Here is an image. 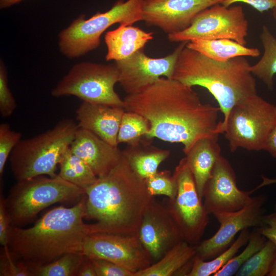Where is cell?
I'll return each instance as SVG.
<instances>
[{
    "label": "cell",
    "mask_w": 276,
    "mask_h": 276,
    "mask_svg": "<svg viewBox=\"0 0 276 276\" xmlns=\"http://www.w3.org/2000/svg\"><path fill=\"white\" fill-rule=\"evenodd\" d=\"M85 194L71 207L60 205L49 210L30 227L11 225L7 246L19 260L34 268L72 252H82L87 236Z\"/></svg>",
    "instance_id": "obj_3"
},
{
    "label": "cell",
    "mask_w": 276,
    "mask_h": 276,
    "mask_svg": "<svg viewBox=\"0 0 276 276\" xmlns=\"http://www.w3.org/2000/svg\"><path fill=\"white\" fill-rule=\"evenodd\" d=\"M143 139L134 145H129L122 151L134 171L142 179H146L158 171L159 165L170 155L168 150L160 149L146 143Z\"/></svg>",
    "instance_id": "obj_22"
},
{
    "label": "cell",
    "mask_w": 276,
    "mask_h": 276,
    "mask_svg": "<svg viewBox=\"0 0 276 276\" xmlns=\"http://www.w3.org/2000/svg\"><path fill=\"white\" fill-rule=\"evenodd\" d=\"M195 255V246L182 240L158 260L136 272L134 276H178L182 268L193 260Z\"/></svg>",
    "instance_id": "obj_23"
},
{
    "label": "cell",
    "mask_w": 276,
    "mask_h": 276,
    "mask_svg": "<svg viewBox=\"0 0 276 276\" xmlns=\"http://www.w3.org/2000/svg\"><path fill=\"white\" fill-rule=\"evenodd\" d=\"M173 175L177 183V193L174 199H169L167 206L183 240L196 246L200 242L209 224V214L199 196L185 157L180 160Z\"/></svg>",
    "instance_id": "obj_10"
},
{
    "label": "cell",
    "mask_w": 276,
    "mask_h": 276,
    "mask_svg": "<svg viewBox=\"0 0 276 276\" xmlns=\"http://www.w3.org/2000/svg\"><path fill=\"white\" fill-rule=\"evenodd\" d=\"M1 276H33L32 268L14 257L7 246L0 254Z\"/></svg>",
    "instance_id": "obj_33"
},
{
    "label": "cell",
    "mask_w": 276,
    "mask_h": 276,
    "mask_svg": "<svg viewBox=\"0 0 276 276\" xmlns=\"http://www.w3.org/2000/svg\"><path fill=\"white\" fill-rule=\"evenodd\" d=\"M21 134L11 129L7 123L0 124V176L3 175L6 163L12 150L21 139Z\"/></svg>",
    "instance_id": "obj_34"
},
{
    "label": "cell",
    "mask_w": 276,
    "mask_h": 276,
    "mask_svg": "<svg viewBox=\"0 0 276 276\" xmlns=\"http://www.w3.org/2000/svg\"><path fill=\"white\" fill-rule=\"evenodd\" d=\"M5 197L1 191L0 196V243L2 246H7L9 233L11 225L10 219L5 204Z\"/></svg>",
    "instance_id": "obj_37"
},
{
    "label": "cell",
    "mask_w": 276,
    "mask_h": 276,
    "mask_svg": "<svg viewBox=\"0 0 276 276\" xmlns=\"http://www.w3.org/2000/svg\"><path fill=\"white\" fill-rule=\"evenodd\" d=\"M250 66L245 57L219 61L186 45L179 55L171 78L190 87H203L213 95L223 115L219 127L222 134L232 108L257 93Z\"/></svg>",
    "instance_id": "obj_4"
},
{
    "label": "cell",
    "mask_w": 276,
    "mask_h": 276,
    "mask_svg": "<svg viewBox=\"0 0 276 276\" xmlns=\"http://www.w3.org/2000/svg\"><path fill=\"white\" fill-rule=\"evenodd\" d=\"M264 150L276 159V125L268 135Z\"/></svg>",
    "instance_id": "obj_41"
},
{
    "label": "cell",
    "mask_w": 276,
    "mask_h": 276,
    "mask_svg": "<svg viewBox=\"0 0 276 276\" xmlns=\"http://www.w3.org/2000/svg\"><path fill=\"white\" fill-rule=\"evenodd\" d=\"M250 234L249 228L242 230L237 239L226 250L210 260L203 261L195 255L188 276L213 275L234 257L242 247L247 243Z\"/></svg>",
    "instance_id": "obj_27"
},
{
    "label": "cell",
    "mask_w": 276,
    "mask_h": 276,
    "mask_svg": "<svg viewBox=\"0 0 276 276\" xmlns=\"http://www.w3.org/2000/svg\"><path fill=\"white\" fill-rule=\"evenodd\" d=\"M77 276H97L93 263L89 257L85 255L79 268Z\"/></svg>",
    "instance_id": "obj_40"
},
{
    "label": "cell",
    "mask_w": 276,
    "mask_h": 276,
    "mask_svg": "<svg viewBox=\"0 0 276 276\" xmlns=\"http://www.w3.org/2000/svg\"><path fill=\"white\" fill-rule=\"evenodd\" d=\"M256 228L276 246V210L270 214L264 215L262 225Z\"/></svg>",
    "instance_id": "obj_38"
},
{
    "label": "cell",
    "mask_w": 276,
    "mask_h": 276,
    "mask_svg": "<svg viewBox=\"0 0 276 276\" xmlns=\"http://www.w3.org/2000/svg\"><path fill=\"white\" fill-rule=\"evenodd\" d=\"M276 125V105L255 94L231 110L223 133L231 152L241 148L248 151L265 149L267 138Z\"/></svg>",
    "instance_id": "obj_8"
},
{
    "label": "cell",
    "mask_w": 276,
    "mask_h": 276,
    "mask_svg": "<svg viewBox=\"0 0 276 276\" xmlns=\"http://www.w3.org/2000/svg\"><path fill=\"white\" fill-rule=\"evenodd\" d=\"M252 193L239 189L231 164L221 155L205 186L203 204L209 215L235 212L245 205Z\"/></svg>",
    "instance_id": "obj_16"
},
{
    "label": "cell",
    "mask_w": 276,
    "mask_h": 276,
    "mask_svg": "<svg viewBox=\"0 0 276 276\" xmlns=\"http://www.w3.org/2000/svg\"><path fill=\"white\" fill-rule=\"evenodd\" d=\"M187 42H181L172 53L163 57H150L142 49L125 59L114 61L119 71L120 85L127 94H131L160 77L171 78L179 55Z\"/></svg>",
    "instance_id": "obj_14"
},
{
    "label": "cell",
    "mask_w": 276,
    "mask_h": 276,
    "mask_svg": "<svg viewBox=\"0 0 276 276\" xmlns=\"http://www.w3.org/2000/svg\"><path fill=\"white\" fill-rule=\"evenodd\" d=\"M7 68L1 60L0 63V113L2 117L12 115L17 107L15 98L9 86Z\"/></svg>",
    "instance_id": "obj_35"
},
{
    "label": "cell",
    "mask_w": 276,
    "mask_h": 276,
    "mask_svg": "<svg viewBox=\"0 0 276 276\" xmlns=\"http://www.w3.org/2000/svg\"><path fill=\"white\" fill-rule=\"evenodd\" d=\"M124 108L82 101L76 111L79 128L118 147V134Z\"/></svg>",
    "instance_id": "obj_19"
},
{
    "label": "cell",
    "mask_w": 276,
    "mask_h": 276,
    "mask_svg": "<svg viewBox=\"0 0 276 276\" xmlns=\"http://www.w3.org/2000/svg\"><path fill=\"white\" fill-rule=\"evenodd\" d=\"M267 238L255 229L250 232L247 245L239 255L233 257L222 268L213 276L235 275L239 268L264 245Z\"/></svg>",
    "instance_id": "obj_31"
},
{
    "label": "cell",
    "mask_w": 276,
    "mask_h": 276,
    "mask_svg": "<svg viewBox=\"0 0 276 276\" xmlns=\"http://www.w3.org/2000/svg\"><path fill=\"white\" fill-rule=\"evenodd\" d=\"M186 46L219 61H226L238 57H257L260 55L257 48H248L228 39H195L188 41Z\"/></svg>",
    "instance_id": "obj_24"
},
{
    "label": "cell",
    "mask_w": 276,
    "mask_h": 276,
    "mask_svg": "<svg viewBox=\"0 0 276 276\" xmlns=\"http://www.w3.org/2000/svg\"><path fill=\"white\" fill-rule=\"evenodd\" d=\"M187 165L192 172L201 199L206 182L221 155L218 139L205 137L196 142L185 154Z\"/></svg>",
    "instance_id": "obj_20"
},
{
    "label": "cell",
    "mask_w": 276,
    "mask_h": 276,
    "mask_svg": "<svg viewBox=\"0 0 276 276\" xmlns=\"http://www.w3.org/2000/svg\"><path fill=\"white\" fill-rule=\"evenodd\" d=\"M238 2L249 5L260 12L276 8V0H223L221 4L225 7H229Z\"/></svg>",
    "instance_id": "obj_39"
},
{
    "label": "cell",
    "mask_w": 276,
    "mask_h": 276,
    "mask_svg": "<svg viewBox=\"0 0 276 276\" xmlns=\"http://www.w3.org/2000/svg\"><path fill=\"white\" fill-rule=\"evenodd\" d=\"M145 182L148 191L152 196L164 195L168 199H173L176 195V181L169 171H158L155 174L146 179Z\"/></svg>",
    "instance_id": "obj_32"
},
{
    "label": "cell",
    "mask_w": 276,
    "mask_h": 276,
    "mask_svg": "<svg viewBox=\"0 0 276 276\" xmlns=\"http://www.w3.org/2000/svg\"><path fill=\"white\" fill-rule=\"evenodd\" d=\"M85 193V218L95 221L89 224L90 234H137L154 199L145 180L134 171L123 154L116 167L107 175L98 177Z\"/></svg>",
    "instance_id": "obj_2"
},
{
    "label": "cell",
    "mask_w": 276,
    "mask_h": 276,
    "mask_svg": "<svg viewBox=\"0 0 276 276\" xmlns=\"http://www.w3.org/2000/svg\"><path fill=\"white\" fill-rule=\"evenodd\" d=\"M148 121L134 112H124L118 134V143L134 145L140 143L149 131Z\"/></svg>",
    "instance_id": "obj_30"
},
{
    "label": "cell",
    "mask_w": 276,
    "mask_h": 276,
    "mask_svg": "<svg viewBox=\"0 0 276 276\" xmlns=\"http://www.w3.org/2000/svg\"><path fill=\"white\" fill-rule=\"evenodd\" d=\"M223 0H144L143 20L172 34L189 28L200 12Z\"/></svg>",
    "instance_id": "obj_15"
},
{
    "label": "cell",
    "mask_w": 276,
    "mask_h": 276,
    "mask_svg": "<svg viewBox=\"0 0 276 276\" xmlns=\"http://www.w3.org/2000/svg\"><path fill=\"white\" fill-rule=\"evenodd\" d=\"M97 276H134V273L112 261L90 258Z\"/></svg>",
    "instance_id": "obj_36"
},
{
    "label": "cell",
    "mask_w": 276,
    "mask_h": 276,
    "mask_svg": "<svg viewBox=\"0 0 276 276\" xmlns=\"http://www.w3.org/2000/svg\"><path fill=\"white\" fill-rule=\"evenodd\" d=\"M84 257L81 252L65 254L50 263L33 268V276H77Z\"/></svg>",
    "instance_id": "obj_29"
},
{
    "label": "cell",
    "mask_w": 276,
    "mask_h": 276,
    "mask_svg": "<svg viewBox=\"0 0 276 276\" xmlns=\"http://www.w3.org/2000/svg\"><path fill=\"white\" fill-rule=\"evenodd\" d=\"M70 148L90 166L98 177L107 175L123 155L118 147L80 128L77 131Z\"/></svg>",
    "instance_id": "obj_18"
},
{
    "label": "cell",
    "mask_w": 276,
    "mask_h": 276,
    "mask_svg": "<svg viewBox=\"0 0 276 276\" xmlns=\"http://www.w3.org/2000/svg\"><path fill=\"white\" fill-rule=\"evenodd\" d=\"M126 111L148 122L147 139L180 143L186 154L198 140L218 139L219 107L202 102L192 87L164 77L123 99Z\"/></svg>",
    "instance_id": "obj_1"
},
{
    "label": "cell",
    "mask_w": 276,
    "mask_h": 276,
    "mask_svg": "<svg viewBox=\"0 0 276 276\" xmlns=\"http://www.w3.org/2000/svg\"><path fill=\"white\" fill-rule=\"evenodd\" d=\"M82 252L90 258L112 261L134 273L153 263L138 234H89L86 237Z\"/></svg>",
    "instance_id": "obj_13"
},
{
    "label": "cell",
    "mask_w": 276,
    "mask_h": 276,
    "mask_svg": "<svg viewBox=\"0 0 276 276\" xmlns=\"http://www.w3.org/2000/svg\"><path fill=\"white\" fill-rule=\"evenodd\" d=\"M144 0L118 1L105 12H97L88 19L81 14L58 34L60 52L74 59L98 48L102 34L112 25H132L143 20Z\"/></svg>",
    "instance_id": "obj_7"
},
{
    "label": "cell",
    "mask_w": 276,
    "mask_h": 276,
    "mask_svg": "<svg viewBox=\"0 0 276 276\" xmlns=\"http://www.w3.org/2000/svg\"><path fill=\"white\" fill-rule=\"evenodd\" d=\"M78 128L73 120L65 118L43 132L21 139L9 158L16 181L39 175L56 176L60 160L70 147Z\"/></svg>",
    "instance_id": "obj_5"
},
{
    "label": "cell",
    "mask_w": 276,
    "mask_h": 276,
    "mask_svg": "<svg viewBox=\"0 0 276 276\" xmlns=\"http://www.w3.org/2000/svg\"><path fill=\"white\" fill-rule=\"evenodd\" d=\"M153 38V32H147L137 27L120 25L108 31L104 36L107 47L105 56L107 61L125 59L139 50Z\"/></svg>",
    "instance_id": "obj_21"
},
{
    "label": "cell",
    "mask_w": 276,
    "mask_h": 276,
    "mask_svg": "<svg viewBox=\"0 0 276 276\" xmlns=\"http://www.w3.org/2000/svg\"><path fill=\"white\" fill-rule=\"evenodd\" d=\"M267 276H276V260L271 270Z\"/></svg>",
    "instance_id": "obj_44"
},
{
    "label": "cell",
    "mask_w": 276,
    "mask_h": 276,
    "mask_svg": "<svg viewBox=\"0 0 276 276\" xmlns=\"http://www.w3.org/2000/svg\"><path fill=\"white\" fill-rule=\"evenodd\" d=\"M266 201L265 195L250 196L245 205L238 211L214 214L219 227L213 236L195 246L196 256L203 261L212 259L231 245L238 233L251 227L260 226Z\"/></svg>",
    "instance_id": "obj_12"
},
{
    "label": "cell",
    "mask_w": 276,
    "mask_h": 276,
    "mask_svg": "<svg viewBox=\"0 0 276 276\" xmlns=\"http://www.w3.org/2000/svg\"><path fill=\"white\" fill-rule=\"evenodd\" d=\"M120 73L115 64L82 62L72 66L51 91L54 97L74 96L83 101L124 108L114 90Z\"/></svg>",
    "instance_id": "obj_9"
},
{
    "label": "cell",
    "mask_w": 276,
    "mask_h": 276,
    "mask_svg": "<svg viewBox=\"0 0 276 276\" xmlns=\"http://www.w3.org/2000/svg\"><path fill=\"white\" fill-rule=\"evenodd\" d=\"M85 191L63 179L39 175L17 181L5 198L12 225L20 226L33 220L45 208L56 203H76Z\"/></svg>",
    "instance_id": "obj_6"
},
{
    "label": "cell",
    "mask_w": 276,
    "mask_h": 276,
    "mask_svg": "<svg viewBox=\"0 0 276 276\" xmlns=\"http://www.w3.org/2000/svg\"><path fill=\"white\" fill-rule=\"evenodd\" d=\"M137 234L153 262L183 240L167 206L154 199L143 216Z\"/></svg>",
    "instance_id": "obj_17"
},
{
    "label": "cell",
    "mask_w": 276,
    "mask_h": 276,
    "mask_svg": "<svg viewBox=\"0 0 276 276\" xmlns=\"http://www.w3.org/2000/svg\"><path fill=\"white\" fill-rule=\"evenodd\" d=\"M58 166V174L61 178L84 191L98 179L90 166L73 153L70 147L63 154Z\"/></svg>",
    "instance_id": "obj_25"
},
{
    "label": "cell",
    "mask_w": 276,
    "mask_h": 276,
    "mask_svg": "<svg viewBox=\"0 0 276 276\" xmlns=\"http://www.w3.org/2000/svg\"><path fill=\"white\" fill-rule=\"evenodd\" d=\"M276 260V246L267 240L263 246L238 270L236 276L268 275Z\"/></svg>",
    "instance_id": "obj_28"
},
{
    "label": "cell",
    "mask_w": 276,
    "mask_h": 276,
    "mask_svg": "<svg viewBox=\"0 0 276 276\" xmlns=\"http://www.w3.org/2000/svg\"><path fill=\"white\" fill-rule=\"evenodd\" d=\"M248 22L240 6L216 4L200 12L186 30L168 35L171 42L228 39L247 44Z\"/></svg>",
    "instance_id": "obj_11"
},
{
    "label": "cell",
    "mask_w": 276,
    "mask_h": 276,
    "mask_svg": "<svg viewBox=\"0 0 276 276\" xmlns=\"http://www.w3.org/2000/svg\"><path fill=\"white\" fill-rule=\"evenodd\" d=\"M261 178L262 179V182L254 190H252L253 192L264 186L276 183V177L274 178H268L265 176L262 175Z\"/></svg>",
    "instance_id": "obj_42"
},
{
    "label": "cell",
    "mask_w": 276,
    "mask_h": 276,
    "mask_svg": "<svg viewBox=\"0 0 276 276\" xmlns=\"http://www.w3.org/2000/svg\"><path fill=\"white\" fill-rule=\"evenodd\" d=\"M264 52L260 60L250 70L254 76L260 79L270 90L274 88L273 78L276 74V38L269 28L263 26L260 35Z\"/></svg>",
    "instance_id": "obj_26"
},
{
    "label": "cell",
    "mask_w": 276,
    "mask_h": 276,
    "mask_svg": "<svg viewBox=\"0 0 276 276\" xmlns=\"http://www.w3.org/2000/svg\"><path fill=\"white\" fill-rule=\"evenodd\" d=\"M273 9H274L273 15L275 19H276V8H274Z\"/></svg>",
    "instance_id": "obj_45"
},
{
    "label": "cell",
    "mask_w": 276,
    "mask_h": 276,
    "mask_svg": "<svg viewBox=\"0 0 276 276\" xmlns=\"http://www.w3.org/2000/svg\"><path fill=\"white\" fill-rule=\"evenodd\" d=\"M23 0H0V7L5 9L17 4Z\"/></svg>",
    "instance_id": "obj_43"
}]
</instances>
